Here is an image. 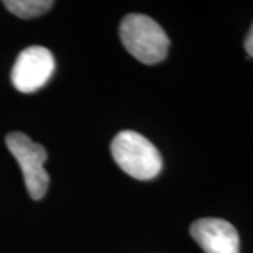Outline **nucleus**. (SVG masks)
<instances>
[{"label":"nucleus","mask_w":253,"mask_h":253,"mask_svg":"<svg viewBox=\"0 0 253 253\" xmlns=\"http://www.w3.org/2000/svg\"><path fill=\"white\" fill-rule=\"evenodd\" d=\"M245 49H246L248 55L253 58V24L246 36V40H245Z\"/></svg>","instance_id":"nucleus-7"},{"label":"nucleus","mask_w":253,"mask_h":253,"mask_svg":"<svg viewBox=\"0 0 253 253\" xmlns=\"http://www.w3.org/2000/svg\"><path fill=\"white\" fill-rule=\"evenodd\" d=\"M54 71L55 59L49 49L28 46L18 54L11 69V82L20 93H34L45 86Z\"/></svg>","instance_id":"nucleus-4"},{"label":"nucleus","mask_w":253,"mask_h":253,"mask_svg":"<svg viewBox=\"0 0 253 253\" xmlns=\"http://www.w3.org/2000/svg\"><path fill=\"white\" fill-rule=\"evenodd\" d=\"M4 7L20 18L40 17L54 6L52 0H4Z\"/></svg>","instance_id":"nucleus-6"},{"label":"nucleus","mask_w":253,"mask_h":253,"mask_svg":"<svg viewBox=\"0 0 253 253\" xmlns=\"http://www.w3.org/2000/svg\"><path fill=\"white\" fill-rule=\"evenodd\" d=\"M111 155L131 177L151 180L162 170V156L151 141L135 131H121L111 142Z\"/></svg>","instance_id":"nucleus-2"},{"label":"nucleus","mask_w":253,"mask_h":253,"mask_svg":"<svg viewBox=\"0 0 253 253\" xmlns=\"http://www.w3.org/2000/svg\"><path fill=\"white\" fill-rule=\"evenodd\" d=\"M6 145L21 168L30 197L41 200L45 196L49 184V176L44 169L48 158L45 148L23 132H10L6 136Z\"/></svg>","instance_id":"nucleus-3"},{"label":"nucleus","mask_w":253,"mask_h":253,"mask_svg":"<svg viewBox=\"0 0 253 253\" xmlns=\"http://www.w3.org/2000/svg\"><path fill=\"white\" fill-rule=\"evenodd\" d=\"M190 235L204 253H239V234L225 219L200 218L190 226Z\"/></svg>","instance_id":"nucleus-5"},{"label":"nucleus","mask_w":253,"mask_h":253,"mask_svg":"<svg viewBox=\"0 0 253 253\" xmlns=\"http://www.w3.org/2000/svg\"><path fill=\"white\" fill-rule=\"evenodd\" d=\"M120 38L126 51L145 65L162 62L170 45L165 30L145 14H128L123 18Z\"/></svg>","instance_id":"nucleus-1"}]
</instances>
